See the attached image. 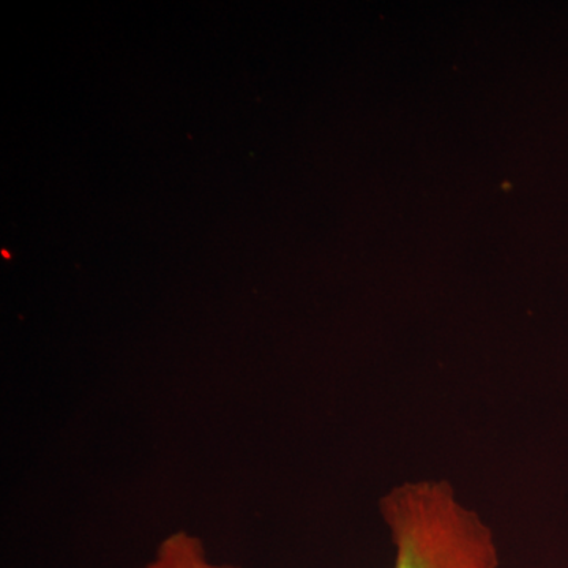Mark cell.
I'll return each mask as SVG.
<instances>
[{"instance_id":"6da1fadb","label":"cell","mask_w":568,"mask_h":568,"mask_svg":"<svg viewBox=\"0 0 568 568\" xmlns=\"http://www.w3.org/2000/svg\"><path fill=\"white\" fill-rule=\"evenodd\" d=\"M394 568H499L495 534L446 480L406 481L381 500Z\"/></svg>"},{"instance_id":"7a4b0ae2","label":"cell","mask_w":568,"mask_h":568,"mask_svg":"<svg viewBox=\"0 0 568 568\" xmlns=\"http://www.w3.org/2000/svg\"><path fill=\"white\" fill-rule=\"evenodd\" d=\"M141 568H237L219 566L207 559L203 541L190 536L185 530H179L173 536L164 538L156 549L155 558Z\"/></svg>"}]
</instances>
